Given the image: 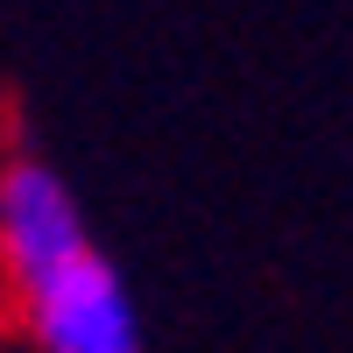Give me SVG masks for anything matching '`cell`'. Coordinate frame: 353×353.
<instances>
[{
	"instance_id": "1",
	"label": "cell",
	"mask_w": 353,
	"mask_h": 353,
	"mask_svg": "<svg viewBox=\"0 0 353 353\" xmlns=\"http://www.w3.org/2000/svg\"><path fill=\"white\" fill-rule=\"evenodd\" d=\"M14 325L28 353H141V318L121 269L106 254H85L57 276L14 290Z\"/></svg>"
},
{
	"instance_id": "2",
	"label": "cell",
	"mask_w": 353,
	"mask_h": 353,
	"mask_svg": "<svg viewBox=\"0 0 353 353\" xmlns=\"http://www.w3.org/2000/svg\"><path fill=\"white\" fill-rule=\"evenodd\" d=\"M85 254H99V248H92V226H85L71 184L43 156H8V170H0V261H8V290L57 276Z\"/></svg>"
}]
</instances>
